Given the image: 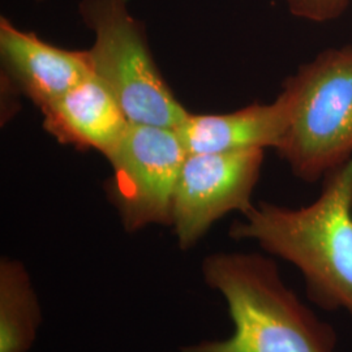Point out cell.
Wrapping results in <instances>:
<instances>
[{"label": "cell", "instance_id": "7a4b0ae2", "mask_svg": "<svg viewBox=\"0 0 352 352\" xmlns=\"http://www.w3.org/2000/svg\"><path fill=\"white\" fill-rule=\"evenodd\" d=\"M201 273L204 282L223 296L234 333L182 352H336V330L287 287L272 258L213 253L204 258Z\"/></svg>", "mask_w": 352, "mask_h": 352}, {"label": "cell", "instance_id": "5b68a950", "mask_svg": "<svg viewBox=\"0 0 352 352\" xmlns=\"http://www.w3.org/2000/svg\"><path fill=\"white\" fill-rule=\"evenodd\" d=\"M187 154L175 129L129 124L106 157L113 168L107 196L126 232L171 227L176 183Z\"/></svg>", "mask_w": 352, "mask_h": 352}, {"label": "cell", "instance_id": "52a82bcc", "mask_svg": "<svg viewBox=\"0 0 352 352\" xmlns=\"http://www.w3.org/2000/svg\"><path fill=\"white\" fill-rule=\"evenodd\" d=\"M1 82L39 110L91 75L88 51L67 50L0 19Z\"/></svg>", "mask_w": 352, "mask_h": 352}, {"label": "cell", "instance_id": "30bf717a", "mask_svg": "<svg viewBox=\"0 0 352 352\" xmlns=\"http://www.w3.org/2000/svg\"><path fill=\"white\" fill-rule=\"evenodd\" d=\"M42 311L25 265L0 260V352H29L37 340Z\"/></svg>", "mask_w": 352, "mask_h": 352}, {"label": "cell", "instance_id": "8fae6325", "mask_svg": "<svg viewBox=\"0 0 352 352\" xmlns=\"http://www.w3.org/2000/svg\"><path fill=\"white\" fill-rule=\"evenodd\" d=\"M291 12L315 23H324L340 16L350 0H286Z\"/></svg>", "mask_w": 352, "mask_h": 352}, {"label": "cell", "instance_id": "277c9868", "mask_svg": "<svg viewBox=\"0 0 352 352\" xmlns=\"http://www.w3.org/2000/svg\"><path fill=\"white\" fill-rule=\"evenodd\" d=\"M78 11L94 33L91 74L110 89L129 123L176 129L189 111L177 101L153 59L145 28L126 0H81Z\"/></svg>", "mask_w": 352, "mask_h": 352}, {"label": "cell", "instance_id": "6da1fadb", "mask_svg": "<svg viewBox=\"0 0 352 352\" xmlns=\"http://www.w3.org/2000/svg\"><path fill=\"white\" fill-rule=\"evenodd\" d=\"M230 228L235 240H254L295 265L312 302L352 317V158L325 177L316 201L298 209L253 205Z\"/></svg>", "mask_w": 352, "mask_h": 352}, {"label": "cell", "instance_id": "3957f363", "mask_svg": "<svg viewBox=\"0 0 352 352\" xmlns=\"http://www.w3.org/2000/svg\"><path fill=\"white\" fill-rule=\"evenodd\" d=\"M289 123L277 148L307 183L352 158V43L330 47L286 78Z\"/></svg>", "mask_w": 352, "mask_h": 352}, {"label": "cell", "instance_id": "ba28073f", "mask_svg": "<svg viewBox=\"0 0 352 352\" xmlns=\"http://www.w3.org/2000/svg\"><path fill=\"white\" fill-rule=\"evenodd\" d=\"M289 113V98L282 90L270 103H252L232 113H189L175 131L188 154L277 151Z\"/></svg>", "mask_w": 352, "mask_h": 352}, {"label": "cell", "instance_id": "9c48e42d", "mask_svg": "<svg viewBox=\"0 0 352 352\" xmlns=\"http://www.w3.org/2000/svg\"><path fill=\"white\" fill-rule=\"evenodd\" d=\"M41 113L45 131L60 144L104 157L131 124L110 89L93 74Z\"/></svg>", "mask_w": 352, "mask_h": 352}, {"label": "cell", "instance_id": "8992f818", "mask_svg": "<svg viewBox=\"0 0 352 352\" xmlns=\"http://www.w3.org/2000/svg\"><path fill=\"white\" fill-rule=\"evenodd\" d=\"M264 151L187 154L177 177L171 213V227L180 250L193 248L227 214L251 210Z\"/></svg>", "mask_w": 352, "mask_h": 352}, {"label": "cell", "instance_id": "7c38bea8", "mask_svg": "<svg viewBox=\"0 0 352 352\" xmlns=\"http://www.w3.org/2000/svg\"><path fill=\"white\" fill-rule=\"evenodd\" d=\"M37 1H42V0H37Z\"/></svg>", "mask_w": 352, "mask_h": 352}]
</instances>
